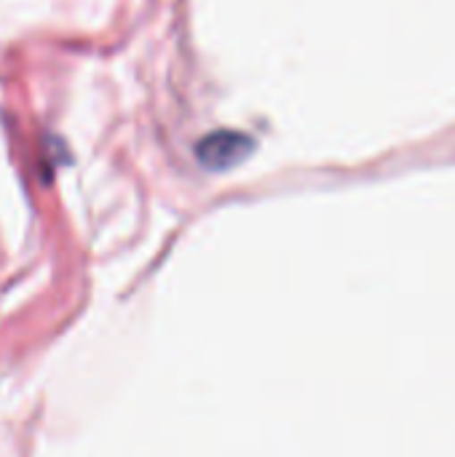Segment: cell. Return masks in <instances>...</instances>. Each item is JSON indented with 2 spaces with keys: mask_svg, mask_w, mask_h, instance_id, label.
<instances>
[{
  "mask_svg": "<svg viewBox=\"0 0 455 457\" xmlns=\"http://www.w3.org/2000/svg\"><path fill=\"white\" fill-rule=\"evenodd\" d=\"M255 142L241 134V131H212L209 137H204L198 142V161L212 169V171H228L233 166H239L244 158H249Z\"/></svg>",
  "mask_w": 455,
  "mask_h": 457,
  "instance_id": "6da1fadb",
  "label": "cell"
}]
</instances>
